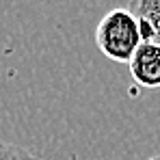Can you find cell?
Returning a JSON list of instances; mask_svg holds the SVG:
<instances>
[{
	"label": "cell",
	"instance_id": "cell-1",
	"mask_svg": "<svg viewBox=\"0 0 160 160\" xmlns=\"http://www.w3.org/2000/svg\"><path fill=\"white\" fill-rule=\"evenodd\" d=\"M95 41L102 54L115 63H128L143 43L141 24L130 9H112L100 20Z\"/></svg>",
	"mask_w": 160,
	"mask_h": 160
},
{
	"label": "cell",
	"instance_id": "cell-2",
	"mask_svg": "<svg viewBox=\"0 0 160 160\" xmlns=\"http://www.w3.org/2000/svg\"><path fill=\"white\" fill-rule=\"evenodd\" d=\"M132 78L145 89H160V46L143 41L130 61Z\"/></svg>",
	"mask_w": 160,
	"mask_h": 160
},
{
	"label": "cell",
	"instance_id": "cell-3",
	"mask_svg": "<svg viewBox=\"0 0 160 160\" xmlns=\"http://www.w3.org/2000/svg\"><path fill=\"white\" fill-rule=\"evenodd\" d=\"M143 32V41L160 46V0H136L130 7Z\"/></svg>",
	"mask_w": 160,
	"mask_h": 160
},
{
	"label": "cell",
	"instance_id": "cell-4",
	"mask_svg": "<svg viewBox=\"0 0 160 160\" xmlns=\"http://www.w3.org/2000/svg\"><path fill=\"white\" fill-rule=\"evenodd\" d=\"M0 160H39V156L26 147L15 145V143L0 141Z\"/></svg>",
	"mask_w": 160,
	"mask_h": 160
},
{
	"label": "cell",
	"instance_id": "cell-5",
	"mask_svg": "<svg viewBox=\"0 0 160 160\" xmlns=\"http://www.w3.org/2000/svg\"><path fill=\"white\" fill-rule=\"evenodd\" d=\"M149 160H160V156H154V158H149Z\"/></svg>",
	"mask_w": 160,
	"mask_h": 160
},
{
	"label": "cell",
	"instance_id": "cell-6",
	"mask_svg": "<svg viewBox=\"0 0 160 160\" xmlns=\"http://www.w3.org/2000/svg\"><path fill=\"white\" fill-rule=\"evenodd\" d=\"M72 160H78V156H72Z\"/></svg>",
	"mask_w": 160,
	"mask_h": 160
}]
</instances>
